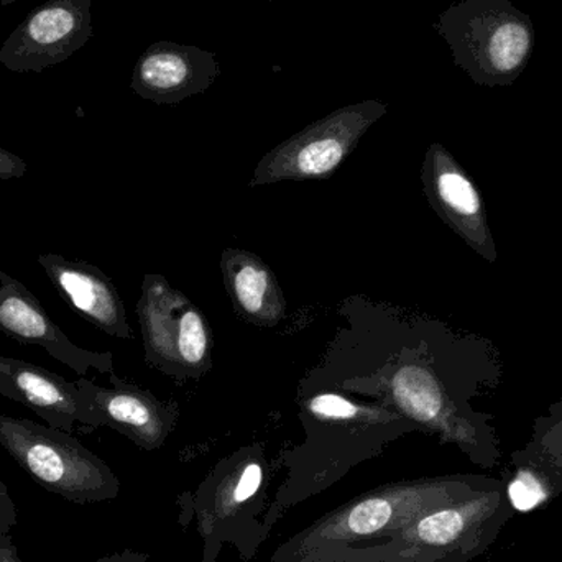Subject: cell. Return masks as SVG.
Wrapping results in <instances>:
<instances>
[{"label": "cell", "mask_w": 562, "mask_h": 562, "mask_svg": "<svg viewBox=\"0 0 562 562\" xmlns=\"http://www.w3.org/2000/svg\"><path fill=\"white\" fill-rule=\"evenodd\" d=\"M386 109L389 105L380 101L336 109L270 150L257 165L249 187L333 177Z\"/></svg>", "instance_id": "cell-9"}, {"label": "cell", "mask_w": 562, "mask_h": 562, "mask_svg": "<svg viewBox=\"0 0 562 562\" xmlns=\"http://www.w3.org/2000/svg\"><path fill=\"white\" fill-rule=\"evenodd\" d=\"M504 484L505 479L479 474L390 482L334 508L288 538L270 562H310L344 548L363 547L400 530L432 508L497 491Z\"/></svg>", "instance_id": "cell-3"}, {"label": "cell", "mask_w": 562, "mask_h": 562, "mask_svg": "<svg viewBox=\"0 0 562 562\" xmlns=\"http://www.w3.org/2000/svg\"><path fill=\"white\" fill-rule=\"evenodd\" d=\"M510 461L533 469L551 497L562 495V396L548 408L547 415L537 416L530 441L512 452Z\"/></svg>", "instance_id": "cell-18"}, {"label": "cell", "mask_w": 562, "mask_h": 562, "mask_svg": "<svg viewBox=\"0 0 562 562\" xmlns=\"http://www.w3.org/2000/svg\"><path fill=\"white\" fill-rule=\"evenodd\" d=\"M515 514L505 482L497 491L432 508L373 543L310 562H471L487 553Z\"/></svg>", "instance_id": "cell-5"}, {"label": "cell", "mask_w": 562, "mask_h": 562, "mask_svg": "<svg viewBox=\"0 0 562 562\" xmlns=\"http://www.w3.org/2000/svg\"><path fill=\"white\" fill-rule=\"evenodd\" d=\"M150 560V554L137 550H124L119 553L109 554V557L101 558L95 562H147Z\"/></svg>", "instance_id": "cell-21"}, {"label": "cell", "mask_w": 562, "mask_h": 562, "mask_svg": "<svg viewBox=\"0 0 562 562\" xmlns=\"http://www.w3.org/2000/svg\"><path fill=\"white\" fill-rule=\"evenodd\" d=\"M436 29L456 65L479 85L514 81L533 49L530 20L507 0H462L439 16Z\"/></svg>", "instance_id": "cell-7"}, {"label": "cell", "mask_w": 562, "mask_h": 562, "mask_svg": "<svg viewBox=\"0 0 562 562\" xmlns=\"http://www.w3.org/2000/svg\"><path fill=\"white\" fill-rule=\"evenodd\" d=\"M224 284L234 310L247 323L272 327L284 319L286 301L269 266L247 250H224L221 259Z\"/></svg>", "instance_id": "cell-17"}, {"label": "cell", "mask_w": 562, "mask_h": 562, "mask_svg": "<svg viewBox=\"0 0 562 562\" xmlns=\"http://www.w3.org/2000/svg\"><path fill=\"white\" fill-rule=\"evenodd\" d=\"M16 525V507L10 497L9 488L0 479V535H9Z\"/></svg>", "instance_id": "cell-20"}, {"label": "cell", "mask_w": 562, "mask_h": 562, "mask_svg": "<svg viewBox=\"0 0 562 562\" xmlns=\"http://www.w3.org/2000/svg\"><path fill=\"white\" fill-rule=\"evenodd\" d=\"M269 462L262 445L244 446L221 459L194 492L178 497L180 525L194 524L203 553L201 561H220L231 544L240 561L250 562L269 540L262 525L267 508Z\"/></svg>", "instance_id": "cell-4"}, {"label": "cell", "mask_w": 562, "mask_h": 562, "mask_svg": "<svg viewBox=\"0 0 562 562\" xmlns=\"http://www.w3.org/2000/svg\"><path fill=\"white\" fill-rule=\"evenodd\" d=\"M0 446L40 487L75 504L114 501L121 482L69 432L0 415Z\"/></svg>", "instance_id": "cell-6"}, {"label": "cell", "mask_w": 562, "mask_h": 562, "mask_svg": "<svg viewBox=\"0 0 562 562\" xmlns=\"http://www.w3.org/2000/svg\"><path fill=\"white\" fill-rule=\"evenodd\" d=\"M19 2V0H0V5L7 7L12 5V3Z\"/></svg>", "instance_id": "cell-23"}, {"label": "cell", "mask_w": 562, "mask_h": 562, "mask_svg": "<svg viewBox=\"0 0 562 562\" xmlns=\"http://www.w3.org/2000/svg\"><path fill=\"white\" fill-rule=\"evenodd\" d=\"M221 76L216 55L193 45L157 42L137 59L131 88L142 99L160 105L180 104L203 94Z\"/></svg>", "instance_id": "cell-14"}, {"label": "cell", "mask_w": 562, "mask_h": 562, "mask_svg": "<svg viewBox=\"0 0 562 562\" xmlns=\"http://www.w3.org/2000/svg\"><path fill=\"white\" fill-rule=\"evenodd\" d=\"M0 395L32 409L52 428L71 432L85 426L78 385L26 360L0 356Z\"/></svg>", "instance_id": "cell-16"}, {"label": "cell", "mask_w": 562, "mask_h": 562, "mask_svg": "<svg viewBox=\"0 0 562 562\" xmlns=\"http://www.w3.org/2000/svg\"><path fill=\"white\" fill-rule=\"evenodd\" d=\"M301 419L306 441L281 456L286 477L262 517L269 535L290 508L323 494L400 436L418 431L393 408L353 403L336 393L304 398Z\"/></svg>", "instance_id": "cell-2"}, {"label": "cell", "mask_w": 562, "mask_h": 562, "mask_svg": "<svg viewBox=\"0 0 562 562\" xmlns=\"http://www.w3.org/2000/svg\"><path fill=\"white\" fill-rule=\"evenodd\" d=\"M422 181L436 214L485 262L497 263L498 250L484 200L464 167L441 144L429 145Z\"/></svg>", "instance_id": "cell-11"}, {"label": "cell", "mask_w": 562, "mask_h": 562, "mask_svg": "<svg viewBox=\"0 0 562 562\" xmlns=\"http://www.w3.org/2000/svg\"><path fill=\"white\" fill-rule=\"evenodd\" d=\"M111 383L112 389H104L85 379L76 382L86 428L108 426L145 451L161 448L177 425L178 406L122 382L115 373H111Z\"/></svg>", "instance_id": "cell-12"}, {"label": "cell", "mask_w": 562, "mask_h": 562, "mask_svg": "<svg viewBox=\"0 0 562 562\" xmlns=\"http://www.w3.org/2000/svg\"><path fill=\"white\" fill-rule=\"evenodd\" d=\"M26 170H29V167H26L25 160H22L19 155L0 147V180L23 178Z\"/></svg>", "instance_id": "cell-19"}, {"label": "cell", "mask_w": 562, "mask_h": 562, "mask_svg": "<svg viewBox=\"0 0 562 562\" xmlns=\"http://www.w3.org/2000/svg\"><path fill=\"white\" fill-rule=\"evenodd\" d=\"M0 333L22 346L43 347L53 359L65 363L79 375L89 370L114 373L111 352H92L76 346L65 330L52 319L38 297L0 269Z\"/></svg>", "instance_id": "cell-13"}, {"label": "cell", "mask_w": 562, "mask_h": 562, "mask_svg": "<svg viewBox=\"0 0 562 562\" xmlns=\"http://www.w3.org/2000/svg\"><path fill=\"white\" fill-rule=\"evenodd\" d=\"M502 380L504 362L494 342L431 323L416 346L380 375L376 390L418 431L454 445L488 471L501 462V439L494 415L477 412L472 403L498 390Z\"/></svg>", "instance_id": "cell-1"}, {"label": "cell", "mask_w": 562, "mask_h": 562, "mask_svg": "<svg viewBox=\"0 0 562 562\" xmlns=\"http://www.w3.org/2000/svg\"><path fill=\"white\" fill-rule=\"evenodd\" d=\"M0 562H22L9 535H0Z\"/></svg>", "instance_id": "cell-22"}, {"label": "cell", "mask_w": 562, "mask_h": 562, "mask_svg": "<svg viewBox=\"0 0 562 562\" xmlns=\"http://www.w3.org/2000/svg\"><path fill=\"white\" fill-rule=\"evenodd\" d=\"M145 360L167 375L200 379L213 367V330L203 311L161 276H145L137 303Z\"/></svg>", "instance_id": "cell-8"}, {"label": "cell", "mask_w": 562, "mask_h": 562, "mask_svg": "<svg viewBox=\"0 0 562 562\" xmlns=\"http://www.w3.org/2000/svg\"><path fill=\"white\" fill-rule=\"evenodd\" d=\"M92 0H46L10 33L0 65L13 72H42L66 61L94 36Z\"/></svg>", "instance_id": "cell-10"}, {"label": "cell", "mask_w": 562, "mask_h": 562, "mask_svg": "<svg viewBox=\"0 0 562 562\" xmlns=\"http://www.w3.org/2000/svg\"><path fill=\"white\" fill-rule=\"evenodd\" d=\"M56 293L102 333L119 339H132V329L121 294L112 280L98 267L58 254L38 256Z\"/></svg>", "instance_id": "cell-15"}, {"label": "cell", "mask_w": 562, "mask_h": 562, "mask_svg": "<svg viewBox=\"0 0 562 562\" xmlns=\"http://www.w3.org/2000/svg\"><path fill=\"white\" fill-rule=\"evenodd\" d=\"M269 2H272V0H269Z\"/></svg>", "instance_id": "cell-24"}]
</instances>
